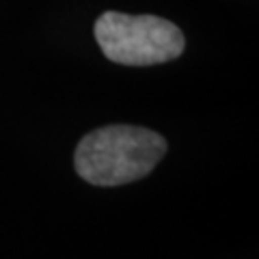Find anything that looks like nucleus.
<instances>
[{"mask_svg": "<svg viewBox=\"0 0 259 259\" xmlns=\"http://www.w3.org/2000/svg\"><path fill=\"white\" fill-rule=\"evenodd\" d=\"M164 153L166 141L153 130L104 125L78 143L74 166L84 182L110 188L147 177Z\"/></svg>", "mask_w": 259, "mask_h": 259, "instance_id": "f257e3e1", "label": "nucleus"}, {"mask_svg": "<svg viewBox=\"0 0 259 259\" xmlns=\"http://www.w3.org/2000/svg\"><path fill=\"white\" fill-rule=\"evenodd\" d=\"M93 32L108 61L130 67L175 61L186 48L184 32L158 15L106 11L97 18Z\"/></svg>", "mask_w": 259, "mask_h": 259, "instance_id": "f03ea898", "label": "nucleus"}]
</instances>
